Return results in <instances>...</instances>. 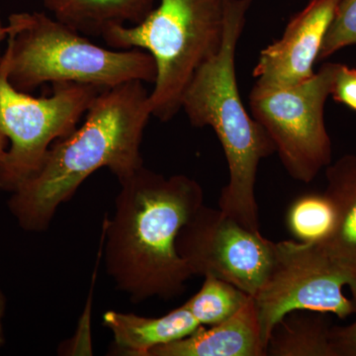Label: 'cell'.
<instances>
[{
	"mask_svg": "<svg viewBox=\"0 0 356 356\" xmlns=\"http://www.w3.org/2000/svg\"><path fill=\"white\" fill-rule=\"evenodd\" d=\"M225 6L226 0H159L139 24L115 26L103 34L110 48L140 49L153 57L156 79L149 104L161 122L177 116L196 72L221 48Z\"/></svg>",
	"mask_w": 356,
	"mask_h": 356,
	"instance_id": "5b68a950",
	"label": "cell"
},
{
	"mask_svg": "<svg viewBox=\"0 0 356 356\" xmlns=\"http://www.w3.org/2000/svg\"><path fill=\"white\" fill-rule=\"evenodd\" d=\"M53 95L33 97L8 79V56L0 60V131L8 147L0 156V191L13 192L36 175L56 140L67 137L104 89L53 84Z\"/></svg>",
	"mask_w": 356,
	"mask_h": 356,
	"instance_id": "8992f818",
	"label": "cell"
},
{
	"mask_svg": "<svg viewBox=\"0 0 356 356\" xmlns=\"http://www.w3.org/2000/svg\"><path fill=\"white\" fill-rule=\"evenodd\" d=\"M103 325L113 336L116 355L149 356L154 348L189 336L200 324L184 305L158 318L107 311Z\"/></svg>",
	"mask_w": 356,
	"mask_h": 356,
	"instance_id": "7c38bea8",
	"label": "cell"
},
{
	"mask_svg": "<svg viewBox=\"0 0 356 356\" xmlns=\"http://www.w3.org/2000/svg\"><path fill=\"white\" fill-rule=\"evenodd\" d=\"M331 95L337 102L356 111V69L337 64Z\"/></svg>",
	"mask_w": 356,
	"mask_h": 356,
	"instance_id": "d6986e66",
	"label": "cell"
},
{
	"mask_svg": "<svg viewBox=\"0 0 356 356\" xmlns=\"http://www.w3.org/2000/svg\"><path fill=\"white\" fill-rule=\"evenodd\" d=\"M356 44V0H337L336 13L323 42L318 60Z\"/></svg>",
	"mask_w": 356,
	"mask_h": 356,
	"instance_id": "ac0fdd59",
	"label": "cell"
},
{
	"mask_svg": "<svg viewBox=\"0 0 356 356\" xmlns=\"http://www.w3.org/2000/svg\"><path fill=\"white\" fill-rule=\"evenodd\" d=\"M7 308V299L4 293L0 290V348L6 344V334H4L3 318Z\"/></svg>",
	"mask_w": 356,
	"mask_h": 356,
	"instance_id": "44dd1931",
	"label": "cell"
},
{
	"mask_svg": "<svg viewBox=\"0 0 356 356\" xmlns=\"http://www.w3.org/2000/svg\"><path fill=\"white\" fill-rule=\"evenodd\" d=\"M119 184L103 229L107 274L132 303L177 298L192 277L177 236L203 205L202 187L187 175L165 177L145 166Z\"/></svg>",
	"mask_w": 356,
	"mask_h": 356,
	"instance_id": "6da1fadb",
	"label": "cell"
},
{
	"mask_svg": "<svg viewBox=\"0 0 356 356\" xmlns=\"http://www.w3.org/2000/svg\"><path fill=\"white\" fill-rule=\"evenodd\" d=\"M353 289L350 276L318 243L299 241L275 243L270 273L254 298L264 346L275 325L295 311L332 314L346 318L356 304L344 293Z\"/></svg>",
	"mask_w": 356,
	"mask_h": 356,
	"instance_id": "ba28073f",
	"label": "cell"
},
{
	"mask_svg": "<svg viewBox=\"0 0 356 356\" xmlns=\"http://www.w3.org/2000/svg\"><path fill=\"white\" fill-rule=\"evenodd\" d=\"M53 18L86 36L102 37L115 26L136 25L154 8V0H43Z\"/></svg>",
	"mask_w": 356,
	"mask_h": 356,
	"instance_id": "5bb4252c",
	"label": "cell"
},
{
	"mask_svg": "<svg viewBox=\"0 0 356 356\" xmlns=\"http://www.w3.org/2000/svg\"><path fill=\"white\" fill-rule=\"evenodd\" d=\"M336 222V205L325 191L299 196L290 204L286 213L287 228L299 242H325Z\"/></svg>",
	"mask_w": 356,
	"mask_h": 356,
	"instance_id": "2e32d148",
	"label": "cell"
},
{
	"mask_svg": "<svg viewBox=\"0 0 356 356\" xmlns=\"http://www.w3.org/2000/svg\"><path fill=\"white\" fill-rule=\"evenodd\" d=\"M331 331L327 314L292 312L274 327L267 343L266 355L334 356Z\"/></svg>",
	"mask_w": 356,
	"mask_h": 356,
	"instance_id": "9a60e30c",
	"label": "cell"
},
{
	"mask_svg": "<svg viewBox=\"0 0 356 356\" xmlns=\"http://www.w3.org/2000/svg\"><path fill=\"white\" fill-rule=\"evenodd\" d=\"M252 0H226L222 43L219 51L196 72L182 100L195 127L216 133L228 165L219 209L254 232H261L255 197L257 170L275 153L268 134L243 106L236 74V53Z\"/></svg>",
	"mask_w": 356,
	"mask_h": 356,
	"instance_id": "3957f363",
	"label": "cell"
},
{
	"mask_svg": "<svg viewBox=\"0 0 356 356\" xmlns=\"http://www.w3.org/2000/svg\"><path fill=\"white\" fill-rule=\"evenodd\" d=\"M337 64L327 63L303 83L259 89L250 95L252 116L264 128L293 179L309 184L332 163V142L325 107Z\"/></svg>",
	"mask_w": 356,
	"mask_h": 356,
	"instance_id": "52a82bcc",
	"label": "cell"
},
{
	"mask_svg": "<svg viewBox=\"0 0 356 356\" xmlns=\"http://www.w3.org/2000/svg\"><path fill=\"white\" fill-rule=\"evenodd\" d=\"M8 147V140L4 134L0 131V156L6 152V149Z\"/></svg>",
	"mask_w": 356,
	"mask_h": 356,
	"instance_id": "603a6c76",
	"label": "cell"
},
{
	"mask_svg": "<svg viewBox=\"0 0 356 356\" xmlns=\"http://www.w3.org/2000/svg\"><path fill=\"white\" fill-rule=\"evenodd\" d=\"M8 37V29H7V25H3L2 23L1 17H0V46H1L2 42L7 39ZM1 54H0V60H1Z\"/></svg>",
	"mask_w": 356,
	"mask_h": 356,
	"instance_id": "7402d4cb",
	"label": "cell"
},
{
	"mask_svg": "<svg viewBox=\"0 0 356 356\" xmlns=\"http://www.w3.org/2000/svg\"><path fill=\"white\" fill-rule=\"evenodd\" d=\"M337 4V0H310L291 18L282 37L261 51L254 70V88H289L314 76Z\"/></svg>",
	"mask_w": 356,
	"mask_h": 356,
	"instance_id": "30bf717a",
	"label": "cell"
},
{
	"mask_svg": "<svg viewBox=\"0 0 356 356\" xmlns=\"http://www.w3.org/2000/svg\"><path fill=\"white\" fill-rule=\"evenodd\" d=\"M86 115L81 127L51 145L39 172L11 193L8 209L24 231H46L58 208L100 168L121 181L144 166L140 145L153 116L144 83L104 89Z\"/></svg>",
	"mask_w": 356,
	"mask_h": 356,
	"instance_id": "7a4b0ae2",
	"label": "cell"
},
{
	"mask_svg": "<svg viewBox=\"0 0 356 356\" xmlns=\"http://www.w3.org/2000/svg\"><path fill=\"white\" fill-rule=\"evenodd\" d=\"M327 195L337 208L332 235L318 243L325 254L353 280L351 296L356 304V156L346 154L325 170Z\"/></svg>",
	"mask_w": 356,
	"mask_h": 356,
	"instance_id": "4fadbf2b",
	"label": "cell"
},
{
	"mask_svg": "<svg viewBox=\"0 0 356 356\" xmlns=\"http://www.w3.org/2000/svg\"><path fill=\"white\" fill-rule=\"evenodd\" d=\"M331 344L334 356H356V321L346 327H332Z\"/></svg>",
	"mask_w": 356,
	"mask_h": 356,
	"instance_id": "ffe728a7",
	"label": "cell"
},
{
	"mask_svg": "<svg viewBox=\"0 0 356 356\" xmlns=\"http://www.w3.org/2000/svg\"><path fill=\"white\" fill-rule=\"evenodd\" d=\"M250 297L226 281L206 276L199 291L182 305L201 325H213L233 316Z\"/></svg>",
	"mask_w": 356,
	"mask_h": 356,
	"instance_id": "e0dca14e",
	"label": "cell"
},
{
	"mask_svg": "<svg viewBox=\"0 0 356 356\" xmlns=\"http://www.w3.org/2000/svg\"><path fill=\"white\" fill-rule=\"evenodd\" d=\"M149 356H266L254 298L227 320L200 325L184 339L154 348Z\"/></svg>",
	"mask_w": 356,
	"mask_h": 356,
	"instance_id": "8fae6325",
	"label": "cell"
},
{
	"mask_svg": "<svg viewBox=\"0 0 356 356\" xmlns=\"http://www.w3.org/2000/svg\"><path fill=\"white\" fill-rule=\"evenodd\" d=\"M7 29L8 79L22 92L48 83L107 89L156 81V63L147 51L102 48L44 13L11 14Z\"/></svg>",
	"mask_w": 356,
	"mask_h": 356,
	"instance_id": "277c9868",
	"label": "cell"
},
{
	"mask_svg": "<svg viewBox=\"0 0 356 356\" xmlns=\"http://www.w3.org/2000/svg\"><path fill=\"white\" fill-rule=\"evenodd\" d=\"M178 254L192 276H212L254 297L273 268L275 243L203 204L180 229Z\"/></svg>",
	"mask_w": 356,
	"mask_h": 356,
	"instance_id": "9c48e42d",
	"label": "cell"
}]
</instances>
